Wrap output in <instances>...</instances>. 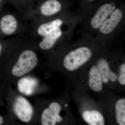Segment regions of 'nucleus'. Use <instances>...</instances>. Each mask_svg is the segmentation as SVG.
Instances as JSON below:
<instances>
[{
  "instance_id": "1",
  "label": "nucleus",
  "mask_w": 125,
  "mask_h": 125,
  "mask_svg": "<svg viewBox=\"0 0 125 125\" xmlns=\"http://www.w3.org/2000/svg\"><path fill=\"white\" fill-rule=\"evenodd\" d=\"M78 33L98 41L125 37V3L121 0H99L80 13Z\"/></svg>"
},
{
  "instance_id": "2",
  "label": "nucleus",
  "mask_w": 125,
  "mask_h": 125,
  "mask_svg": "<svg viewBox=\"0 0 125 125\" xmlns=\"http://www.w3.org/2000/svg\"><path fill=\"white\" fill-rule=\"evenodd\" d=\"M31 40L17 38L0 62V74L9 70L15 79L29 73L37 66L39 58L36 43Z\"/></svg>"
},
{
  "instance_id": "3",
  "label": "nucleus",
  "mask_w": 125,
  "mask_h": 125,
  "mask_svg": "<svg viewBox=\"0 0 125 125\" xmlns=\"http://www.w3.org/2000/svg\"><path fill=\"white\" fill-rule=\"evenodd\" d=\"M109 40L100 41L81 37L71 46L70 49L62 58V62L66 69L76 70L91 60L94 50L99 49Z\"/></svg>"
},
{
  "instance_id": "4",
  "label": "nucleus",
  "mask_w": 125,
  "mask_h": 125,
  "mask_svg": "<svg viewBox=\"0 0 125 125\" xmlns=\"http://www.w3.org/2000/svg\"><path fill=\"white\" fill-rule=\"evenodd\" d=\"M72 0H40L33 8L26 20L34 21L47 19L71 11Z\"/></svg>"
},
{
  "instance_id": "5",
  "label": "nucleus",
  "mask_w": 125,
  "mask_h": 125,
  "mask_svg": "<svg viewBox=\"0 0 125 125\" xmlns=\"http://www.w3.org/2000/svg\"><path fill=\"white\" fill-rule=\"evenodd\" d=\"M71 11L47 19L33 21L32 25L33 37L39 39L55 30L66 24L78 16Z\"/></svg>"
},
{
  "instance_id": "6",
  "label": "nucleus",
  "mask_w": 125,
  "mask_h": 125,
  "mask_svg": "<svg viewBox=\"0 0 125 125\" xmlns=\"http://www.w3.org/2000/svg\"><path fill=\"white\" fill-rule=\"evenodd\" d=\"M22 18L11 12L0 14V38L15 36L24 31L26 27L22 22Z\"/></svg>"
},
{
  "instance_id": "7",
  "label": "nucleus",
  "mask_w": 125,
  "mask_h": 125,
  "mask_svg": "<svg viewBox=\"0 0 125 125\" xmlns=\"http://www.w3.org/2000/svg\"><path fill=\"white\" fill-rule=\"evenodd\" d=\"M10 104L13 113L21 121L28 123L32 120L34 109L27 98L19 94L15 95Z\"/></svg>"
},
{
  "instance_id": "8",
  "label": "nucleus",
  "mask_w": 125,
  "mask_h": 125,
  "mask_svg": "<svg viewBox=\"0 0 125 125\" xmlns=\"http://www.w3.org/2000/svg\"><path fill=\"white\" fill-rule=\"evenodd\" d=\"M61 107L60 104L53 102L48 107L42 111L40 117L41 123L42 125H55L61 122L62 117L60 115Z\"/></svg>"
},
{
  "instance_id": "9",
  "label": "nucleus",
  "mask_w": 125,
  "mask_h": 125,
  "mask_svg": "<svg viewBox=\"0 0 125 125\" xmlns=\"http://www.w3.org/2000/svg\"><path fill=\"white\" fill-rule=\"evenodd\" d=\"M20 12L25 20L40 0H7Z\"/></svg>"
},
{
  "instance_id": "10",
  "label": "nucleus",
  "mask_w": 125,
  "mask_h": 125,
  "mask_svg": "<svg viewBox=\"0 0 125 125\" xmlns=\"http://www.w3.org/2000/svg\"><path fill=\"white\" fill-rule=\"evenodd\" d=\"M103 81L102 77L96 65L91 67L89 72V85L94 91L100 92L103 88Z\"/></svg>"
},
{
  "instance_id": "11",
  "label": "nucleus",
  "mask_w": 125,
  "mask_h": 125,
  "mask_svg": "<svg viewBox=\"0 0 125 125\" xmlns=\"http://www.w3.org/2000/svg\"><path fill=\"white\" fill-rule=\"evenodd\" d=\"M96 65L101 74L103 83H108L112 71L110 69L109 63L107 59L105 56H101L97 59Z\"/></svg>"
},
{
  "instance_id": "12",
  "label": "nucleus",
  "mask_w": 125,
  "mask_h": 125,
  "mask_svg": "<svg viewBox=\"0 0 125 125\" xmlns=\"http://www.w3.org/2000/svg\"><path fill=\"white\" fill-rule=\"evenodd\" d=\"M83 119L90 125H105L104 117L101 113L96 110H87L82 114Z\"/></svg>"
},
{
  "instance_id": "13",
  "label": "nucleus",
  "mask_w": 125,
  "mask_h": 125,
  "mask_svg": "<svg viewBox=\"0 0 125 125\" xmlns=\"http://www.w3.org/2000/svg\"><path fill=\"white\" fill-rule=\"evenodd\" d=\"M116 120L119 125H125V99H120L116 104Z\"/></svg>"
},
{
  "instance_id": "14",
  "label": "nucleus",
  "mask_w": 125,
  "mask_h": 125,
  "mask_svg": "<svg viewBox=\"0 0 125 125\" xmlns=\"http://www.w3.org/2000/svg\"><path fill=\"white\" fill-rule=\"evenodd\" d=\"M17 38L9 39L0 38V62Z\"/></svg>"
},
{
  "instance_id": "15",
  "label": "nucleus",
  "mask_w": 125,
  "mask_h": 125,
  "mask_svg": "<svg viewBox=\"0 0 125 125\" xmlns=\"http://www.w3.org/2000/svg\"><path fill=\"white\" fill-rule=\"evenodd\" d=\"M98 0H79V7L76 13H79L84 11Z\"/></svg>"
},
{
  "instance_id": "16",
  "label": "nucleus",
  "mask_w": 125,
  "mask_h": 125,
  "mask_svg": "<svg viewBox=\"0 0 125 125\" xmlns=\"http://www.w3.org/2000/svg\"><path fill=\"white\" fill-rule=\"evenodd\" d=\"M119 83L121 85L125 84V63L121 64L120 67V74L118 78Z\"/></svg>"
},
{
  "instance_id": "17",
  "label": "nucleus",
  "mask_w": 125,
  "mask_h": 125,
  "mask_svg": "<svg viewBox=\"0 0 125 125\" xmlns=\"http://www.w3.org/2000/svg\"><path fill=\"white\" fill-rule=\"evenodd\" d=\"M6 118L4 115L0 114V125H4L6 123Z\"/></svg>"
},
{
  "instance_id": "18",
  "label": "nucleus",
  "mask_w": 125,
  "mask_h": 125,
  "mask_svg": "<svg viewBox=\"0 0 125 125\" xmlns=\"http://www.w3.org/2000/svg\"><path fill=\"white\" fill-rule=\"evenodd\" d=\"M1 79L0 78V106L1 105V103H2V90H2V87H1V84H0L1 82Z\"/></svg>"
},
{
  "instance_id": "19",
  "label": "nucleus",
  "mask_w": 125,
  "mask_h": 125,
  "mask_svg": "<svg viewBox=\"0 0 125 125\" xmlns=\"http://www.w3.org/2000/svg\"><path fill=\"white\" fill-rule=\"evenodd\" d=\"M4 0H0V10L2 7L3 3H4Z\"/></svg>"
},
{
  "instance_id": "20",
  "label": "nucleus",
  "mask_w": 125,
  "mask_h": 125,
  "mask_svg": "<svg viewBox=\"0 0 125 125\" xmlns=\"http://www.w3.org/2000/svg\"><path fill=\"white\" fill-rule=\"evenodd\" d=\"M64 106H65V107H67V106H68V105H67V104H65Z\"/></svg>"
},
{
  "instance_id": "21",
  "label": "nucleus",
  "mask_w": 125,
  "mask_h": 125,
  "mask_svg": "<svg viewBox=\"0 0 125 125\" xmlns=\"http://www.w3.org/2000/svg\"></svg>"
}]
</instances>
